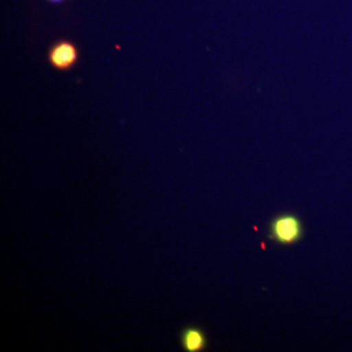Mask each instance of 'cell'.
<instances>
[{"instance_id": "cell-1", "label": "cell", "mask_w": 352, "mask_h": 352, "mask_svg": "<svg viewBox=\"0 0 352 352\" xmlns=\"http://www.w3.org/2000/svg\"><path fill=\"white\" fill-rule=\"evenodd\" d=\"M80 60V50L73 41L59 39L50 46L47 61L55 71L69 72L75 68Z\"/></svg>"}, {"instance_id": "cell-2", "label": "cell", "mask_w": 352, "mask_h": 352, "mask_svg": "<svg viewBox=\"0 0 352 352\" xmlns=\"http://www.w3.org/2000/svg\"><path fill=\"white\" fill-rule=\"evenodd\" d=\"M302 223L295 215H281L271 224V238L280 244H294L302 238Z\"/></svg>"}, {"instance_id": "cell-3", "label": "cell", "mask_w": 352, "mask_h": 352, "mask_svg": "<svg viewBox=\"0 0 352 352\" xmlns=\"http://www.w3.org/2000/svg\"><path fill=\"white\" fill-rule=\"evenodd\" d=\"M205 344V339L201 332L196 330H190L184 336V346L187 351H198Z\"/></svg>"}, {"instance_id": "cell-4", "label": "cell", "mask_w": 352, "mask_h": 352, "mask_svg": "<svg viewBox=\"0 0 352 352\" xmlns=\"http://www.w3.org/2000/svg\"><path fill=\"white\" fill-rule=\"evenodd\" d=\"M47 1L52 4H61L66 1V0H47Z\"/></svg>"}]
</instances>
